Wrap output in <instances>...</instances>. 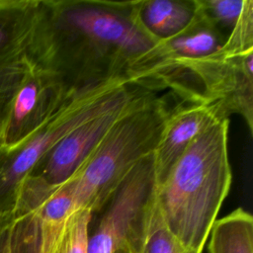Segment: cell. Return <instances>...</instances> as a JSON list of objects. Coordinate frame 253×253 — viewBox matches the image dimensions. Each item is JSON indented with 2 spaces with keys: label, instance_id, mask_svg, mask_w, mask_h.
Masks as SVG:
<instances>
[{
  "label": "cell",
  "instance_id": "1",
  "mask_svg": "<svg viewBox=\"0 0 253 253\" xmlns=\"http://www.w3.org/2000/svg\"><path fill=\"white\" fill-rule=\"evenodd\" d=\"M159 42L140 24L135 2L39 1L29 56L32 67L77 85L134 78Z\"/></svg>",
  "mask_w": 253,
  "mask_h": 253
},
{
  "label": "cell",
  "instance_id": "2",
  "mask_svg": "<svg viewBox=\"0 0 253 253\" xmlns=\"http://www.w3.org/2000/svg\"><path fill=\"white\" fill-rule=\"evenodd\" d=\"M228 118L206 128L155 186L154 205L168 230L190 253H202L228 195Z\"/></svg>",
  "mask_w": 253,
  "mask_h": 253
},
{
  "label": "cell",
  "instance_id": "3",
  "mask_svg": "<svg viewBox=\"0 0 253 253\" xmlns=\"http://www.w3.org/2000/svg\"><path fill=\"white\" fill-rule=\"evenodd\" d=\"M170 108L164 97L124 115L65 184L75 211H97L106 206L123 181L154 153Z\"/></svg>",
  "mask_w": 253,
  "mask_h": 253
},
{
  "label": "cell",
  "instance_id": "4",
  "mask_svg": "<svg viewBox=\"0 0 253 253\" xmlns=\"http://www.w3.org/2000/svg\"><path fill=\"white\" fill-rule=\"evenodd\" d=\"M156 87L171 86L178 91L191 78L203 87L199 99L217 103L228 117L242 116L252 132L253 49L229 54L221 48L199 59H172L160 62L145 73Z\"/></svg>",
  "mask_w": 253,
  "mask_h": 253
},
{
  "label": "cell",
  "instance_id": "5",
  "mask_svg": "<svg viewBox=\"0 0 253 253\" xmlns=\"http://www.w3.org/2000/svg\"><path fill=\"white\" fill-rule=\"evenodd\" d=\"M156 98L153 90H147L84 123L45 153L25 180L47 189H54L65 184L75 175L117 121L128 112Z\"/></svg>",
  "mask_w": 253,
  "mask_h": 253
},
{
  "label": "cell",
  "instance_id": "6",
  "mask_svg": "<svg viewBox=\"0 0 253 253\" xmlns=\"http://www.w3.org/2000/svg\"><path fill=\"white\" fill-rule=\"evenodd\" d=\"M156 186L153 154L140 161L108 203L87 253H115L138 227Z\"/></svg>",
  "mask_w": 253,
  "mask_h": 253
},
{
  "label": "cell",
  "instance_id": "7",
  "mask_svg": "<svg viewBox=\"0 0 253 253\" xmlns=\"http://www.w3.org/2000/svg\"><path fill=\"white\" fill-rule=\"evenodd\" d=\"M80 85L67 84L50 71L32 67L12 101L0 130V146H15L39 130Z\"/></svg>",
  "mask_w": 253,
  "mask_h": 253
},
{
  "label": "cell",
  "instance_id": "8",
  "mask_svg": "<svg viewBox=\"0 0 253 253\" xmlns=\"http://www.w3.org/2000/svg\"><path fill=\"white\" fill-rule=\"evenodd\" d=\"M38 0H0V130L32 69L29 47Z\"/></svg>",
  "mask_w": 253,
  "mask_h": 253
},
{
  "label": "cell",
  "instance_id": "9",
  "mask_svg": "<svg viewBox=\"0 0 253 253\" xmlns=\"http://www.w3.org/2000/svg\"><path fill=\"white\" fill-rule=\"evenodd\" d=\"M169 110L153 153L156 185L167 176L173 164L206 128L228 118L217 103L185 99Z\"/></svg>",
  "mask_w": 253,
  "mask_h": 253
},
{
  "label": "cell",
  "instance_id": "10",
  "mask_svg": "<svg viewBox=\"0 0 253 253\" xmlns=\"http://www.w3.org/2000/svg\"><path fill=\"white\" fill-rule=\"evenodd\" d=\"M135 10L142 27L158 41L182 34L197 18L196 0L139 1L135 2Z\"/></svg>",
  "mask_w": 253,
  "mask_h": 253
},
{
  "label": "cell",
  "instance_id": "11",
  "mask_svg": "<svg viewBox=\"0 0 253 253\" xmlns=\"http://www.w3.org/2000/svg\"><path fill=\"white\" fill-rule=\"evenodd\" d=\"M209 253H253V217L238 208L216 219L209 235Z\"/></svg>",
  "mask_w": 253,
  "mask_h": 253
},
{
  "label": "cell",
  "instance_id": "12",
  "mask_svg": "<svg viewBox=\"0 0 253 253\" xmlns=\"http://www.w3.org/2000/svg\"><path fill=\"white\" fill-rule=\"evenodd\" d=\"M135 247L137 253H190L166 227L154 205L153 195L136 231Z\"/></svg>",
  "mask_w": 253,
  "mask_h": 253
},
{
  "label": "cell",
  "instance_id": "13",
  "mask_svg": "<svg viewBox=\"0 0 253 253\" xmlns=\"http://www.w3.org/2000/svg\"><path fill=\"white\" fill-rule=\"evenodd\" d=\"M250 0H196L198 12L225 39L242 18Z\"/></svg>",
  "mask_w": 253,
  "mask_h": 253
},
{
  "label": "cell",
  "instance_id": "14",
  "mask_svg": "<svg viewBox=\"0 0 253 253\" xmlns=\"http://www.w3.org/2000/svg\"><path fill=\"white\" fill-rule=\"evenodd\" d=\"M92 215L93 212L87 210L75 211L68 220L52 253H87Z\"/></svg>",
  "mask_w": 253,
  "mask_h": 253
},
{
  "label": "cell",
  "instance_id": "15",
  "mask_svg": "<svg viewBox=\"0 0 253 253\" xmlns=\"http://www.w3.org/2000/svg\"><path fill=\"white\" fill-rule=\"evenodd\" d=\"M12 213L0 215V253H9V236Z\"/></svg>",
  "mask_w": 253,
  "mask_h": 253
},
{
  "label": "cell",
  "instance_id": "16",
  "mask_svg": "<svg viewBox=\"0 0 253 253\" xmlns=\"http://www.w3.org/2000/svg\"><path fill=\"white\" fill-rule=\"evenodd\" d=\"M137 229H138V227H137ZM137 229L126 241H124L118 247V249L115 251V253H137L136 247H135V234H136Z\"/></svg>",
  "mask_w": 253,
  "mask_h": 253
}]
</instances>
